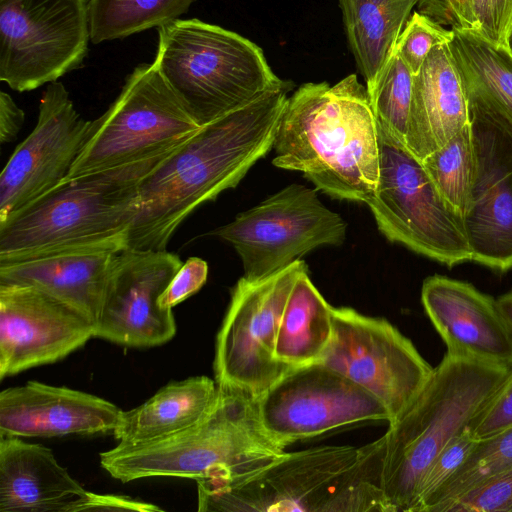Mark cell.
<instances>
[{
  "instance_id": "cell-1",
  "label": "cell",
  "mask_w": 512,
  "mask_h": 512,
  "mask_svg": "<svg viewBox=\"0 0 512 512\" xmlns=\"http://www.w3.org/2000/svg\"><path fill=\"white\" fill-rule=\"evenodd\" d=\"M292 87L289 81L203 125L162 160L141 182L139 212L127 248L166 250L192 212L237 186L272 149Z\"/></svg>"
},
{
  "instance_id": "cell-2",
  "label": "cell",
  "mask_w": 512,
  "mask_h": 512,
  "mask_svg": "<svg viewBox=\"0 0 512 512\" xmlns=\"http://www.w3.org/2000/svg\"><path fill=\"white\" fill-rule=\"evenodd\" d=\"M273 165L302 172L332 198L364 202L379 175L377 120L366 86L351 74L333 86L305 83L279 118Z\"/></svg>"
},
{
  "instance_id": "cell-3",
  "label": "cell",
  "mask_w": 512,
  "mask_h": 512,
  "mask_svg": "<svg viewBox=\"0 0 512 512\" xmlns=\"http://www.w3.org/2000/svg\"><path fill=\"white\" fill-rule=\"evenodd\" d=\"M384 436L362 447L285 453L240 477L196 480L198 511L391 512L382 486Z\"/></svg>"
},
{
  "instance_id": "cell-4",
  "label": "cell",
  "mask_w": 512,
  "mask_h": 512,
  "mask_svg": "<svg viewBox=\"0 0 512 512\" xmlns=\"http://www.w3.org/2000/svg\"><path fill=\"white\" fill-rule=\"evenodd\" d=\"M172 151L62 181L0 222V262L126 249L141 182Z\"/></svg>"
},
{
  "instance_id": "cell-5",
  "label": "cell",
  "mask_w": 512,
  "mask_h": 512,
  "mask_svg": "<svg viewBox=\"0 0 512 512\" xmlns=\"http://www.w3.org/2000/svg\"><path fill=\"white\" fill-rule=\"evenodd\" d=\"M285 447L265 430L258 399L231 386H219L213 408L195 425L139 445L100 453V464L123 483L147 477L234 478L279 460Z\"/></svg>"
},
{
  "instance_id": "cell-6",
  "label": "cell",
  "mask_w": 512,
  "mask_h": 512,
  "mask_svg": "<svg viewBox=\"0 0 512 512\" xmlns=\"http://www.w3.org/2000/svg\"><path fill=\"white\" fill-rule=\"evenodd\" d=\"M510 369L444 354L414 401L383 435L382 486L391 512H411L428 467L468 427Z\"/></svg>"
},
{
  "instance_id": "cell-7",
  "label": "cell",
  "mask_w": 512,
  "mask_h": 512,
  "mask_svg": "<svg viewBox=\"0 0 512 512\" xmlns=\"http://www.w3.org/2000/svg\"><path fill=\"white\" fill-rule=\"evenodd\" d=\"M153 64L202 126L289 82L255 43L199 19L159 27Z\"/></svg>"
},
{
  "instance_id": "cell-8",
  "label": "cell",
  "mask_w": 512,
  "mask_h": 512,
  "mask_svg": "<svg viewBox=\"0 0 512 512\" xmlns=\"http://www.w3.org/2000/svg\"><path fill=\"white\" fill-rule=\"evenodd\" d=\"M201 127L155 65L141 63L126 77L108 109L92 120L86 142L64 180L170 152Z\"/></svg>"
},
{
  "instance_id": "cell-9",
  "label": "cell",
  "mask_w": 512,
  "mask_h": 512,
  "mask_svg": "<svg viewBox=\"0 0 512 512\" xmlns=\"http://www.w3.org/2000/svg\"><path fill=\"white\" fill-rule=\"evenodd\" d=\"M379 175L365 201L391 242L447 266L471 261L462 217L443 199L418 159L377 121Z\"/></svg>"
},
{
  "instance_id": "cell-10",
  "label": "cell",
  "mask_w": 512,
  "mask_h": 512,
  "mask_svg": "<svg viewBox=\"0 0 512 512\" xmlns=\"http://www.w3.org/2000/svg\"><path fill=\"white\" fill-rule=\"evenodd\" d=\"M346 232L344 219L320 201L315 189L290 184L210 234L231 244L243 278L257 281L318 247L343 244Z\"/></svg>"
},
{
  "instance_id": "cell-11",
  "label": "cell",
  "mask_w": 512,
  "mask_h": 512,
  "mask_svg": "<svg viewBox=\"0 0 512 512\" xmlns=\"http://www.w3.org/2000/svg\"><path fill=\"white\" fill-rule=\"evenodd\" d=\"M306 270L305 262L297 260L263 279L238 280L216 337L217 385L239 388L259 399L294 368L275 357V341L290 291Z\"/></svg>"
},
{
  "instance_id": "cell-12",
  "label": "cell",
  "mask_w": 512,
  "mask_h": 512,
  "mask_svg": "<svg viewBox=\"0 0 512 512\" xmlns=\"http://www.w3.org/2000/svg\"><path fill=\"white\" fill-rule=\"evenodd\" d=\"M89 0H0V80L27 92L78 69L91 41Z\"/></svg>"
},
{
  "instance_id": "cell-13",
  "label": "cell",
  "mask_w": 512,
  "mask_h": 512,
  "mask_svg": "<svg viewBox=\"0 0 512 512\" xmlns=\"http://www.w3.org/2000/svg\"><path fill=\"white\" fill-rule=\"evenodd\" d=\"M332 317L330 342L317 361L374 395L394 421L423 389L434 367L384 318L350 307H333Z\"/></svg>"
},
{
  "instance_id": "cell-14",
  "label": "cell",
  "mask_w": 512,
  "mask_h": 512,
  "mask_svg": "<svg viewBox=\"0 0 512 512\" xmlns=\"http://www.w3.org/2000/svg\"><path fill=\"white\" fill-rule=\"evenodd\" d=\"M258 411L265 430L284 447L342 426L391 422L374 395L318 361L290 369L258 399Z\"/></svg>"
},
{
  "instance_id": "cell-15",
  "label": "cell",
  "mask_w": 512,
  "mask_h": 512,
  "mask_svg": "<svg viewBox=\"0 0 512 512\" xmlns=\"http://www.w3.org/2000/svg\"><path fill=\"white\" fill-rule=\"evenodd\" d=\"M475 168L463 226L471 261L512 269V121L467 98Z\"/></svg>"
},
{
  "instance_id": "cell-16",
  "label": "cell",
  "mask_w": 512,
  "mask_h": 512,
  "mask_svg": "<svg viewBox=\"0 0 512 512\" xmlns=\"http://www.w3.org/2000/svg\"><path fill=\"white\" fill-rule=\"evenodd\" d=\"M92 120L76 110L58 81L39 101L34 129L15 149L0 174V222L59 185L88 137Z\"/></svg>"
},
{
  "instance_id": "cell-17",
  "label": "cell",
  "mask_w": 512,
  "mask_h": 512,
  "mask_svg": "<svg viewBox=\"0 0 512 512\" xmlns=\"http://www.w3.org/2000/svg\"><path fill=\"white\" fill-rule=\"evenodd\" d=\"M183 262L167 250L116 253L94 337L135 348L165 344L176 334L172 309L159 305Z\"/></svg>"
},
{
  "instance_id": "cell-18",
  "label": "cell",
  "mask_w": 512,
  "mask_h": 512,
  "mask_svg": "<svg viewBox=\"0 0 512 512\" xmlns=\"http://www.w3.org/2000/svg\"><path fill=\"white\" fill-rule=\"evenodd\" d=\"M94 337L76 310L26 285L0 284V379L57 362Z\"/></svg>"
},
{
  "instance_id": "cell-19",
  "label": "cell",
  "mask_w": 512,
  "mask_h": 512,
  "mask_svg": "<svg viewBox=\"0 0 512 512\" xmlns=\"http://www.w3.org/2000/svg\"><path fill=\"white\" fill-rule=\"evenodd\" d=\"M421 302L446 352L512 368V329L497 299L468 282L433 275L423 282Z\"/></svg>"
},
{
  "instance_id": "cell-20",
  "label": "cell",
  "mask_w": 512,
  "mask_h": 512,
  "mask_svg": "<svg viewBox=\"0 0 512 512\" xmlns=\"http://www.w3.org/2000/svg\"><path fill=\"white\" fill-rule=\"evenodd\" d=\"M122 410L83 391L37 381L0 393V436L59 437L113 432Z\"/></svg>"
},
{
  "instance_id": "cell-21",
  "label": "cell",
  "mask_w": 512,
  "mask_h": 512,
  "mask_svg": "<svg viewBox=\"0 0 512 512\" xmlns=\"http://www.w3.org/2000/svg\"><path fill=\"white\" fill-rule=\"evenodd\" d=\"M91 496L49 448L0 436V512L86 511Z\"/></svg>"
},
{
  "instance_id": "cell-22",
  "label": "cell",
  "mask_w": 512,
  "mask_h": 512,
  "mask_svg": "<svg viewBox=\"0 0 512 512\" xmlns=\"http://www.w3.org/2000/svg\"><path fill=\"white\" fill-rule=\"evenodd\" d=\"M469 124V107L448 44L434 47L413 76L406 147L421 161Z\"/></svg>"
},
{
  "instance_id": "cell-23",
  "label": "cell",
  "mask_w": 512,
  "mask_h": 512,
  "mask_svg": "<svg viewBox=\"0 0 512 512\" xmlns=\"http://www.w3.org/2000/svg\"><path fill=\"white\" fill-rule=\"evenodd\" d=\"M116 253L75 251L0 262V284L34 287L76 310L95 329Z\"/></svg>"
},
{
  "instance_id": "cell-24",
  "label": "cell",
  "mask_w": 512,
  "mask_h": 512,
  "mask_svg": "<svg viewBox=\"0 0 512 512\" xmlns=\"http://www.w3.org/2000/svg\"><path fill=\"white\" fill-rule=\"evenodd\" d=\"M217 396L218 385L207 376L171 382L143 404L122 411L112 433L121 445H139L171 436L203 419Z\"/></svg>"
},
{
  "instance_id": "cell-25",
  "label": "cell",
  "mask_w": 512,
  "mask_h": 512,
  "mask_svg": "<svg viewBox=\"0 0 512 512\" xmlns=\"http://www.w3.org/2000/svg\"><path fill=\"white\" fill-rule=\"evenodd\" d=\"M344 28L367 91L393 56L416 0H339Z\"/></svg>"
},
{
  "instance_id": "cell-26",
  "label": "cell",
  "mask_w": 512,
  "mask_h": 512,
  "mask_svg": "<svg viewBox=\"0 0 512 512\" xmlns=\"http://www.w3.org/2000/svg\"><path fill=\"white\" fill-rule=\"evenodd\" d=\"M333 307L312 283L308 270L295 281L278 324L275 357L292 367L317 361L328 346Z\"/></svg>"
},
{
  "instance_id": "cell-27",
  "label": "cell",
  "mask_w": 512,
  "mask_h": 512,
  "mask_svg": "<svg viewBox=\"0 0 512 512\" xmlns=\"http://www.w3.org/2000/svg\"><path fill=\"white\" fill-rule=\"evenodd\" d=\"M448 43L466 97L512 121V52L469 31L451 28Z\"/></svg>"
},
{
  "instance_id": "cell-28",
  "label": "cell",
  "mask_w": 512,
  "mask_h": 512,
  "mask_svg": "<svg viewBox=\"0 0 512 512\" xmlns=\"http://www.w3.org/2000/svg\"><path fill=\"white\" fill-rule=\"evenodd\" d=\"M195 0H89L91 42L122 39L166 25L188 11Z\"/></svg>"
},
{
  "instance_id": "cell-29",
  "label": "cell",
  "mask_w": 512,
  "mask_h": 512,
  "mask_svg": "<svg viewBox=\"0 0 512 512\" xmlns=\"http://www.w3.org/2000/svg\"><path fill=\"white\" fill-rule=\"evenodd\" d=\"M511 467L512 425L479 440L463 464L431 499L425 512H445L460 496Z\"/></svg>"
},
{
  "instance_id": "cell-30",
  "label": "cell",
  "mask_w": 512,
  "mask_h": 512,
  "mask_svg": "<svg viewBox=\"0 0 512 512\" xmlns=\"http://www.w3.org/2000/svg\"><path fill=\"white\" fill-rule=\"evenodd\" d=\"M443 199L462 217L470 195L475 157L470 122L422 160Z\"/></svg>"
},
{
  "instance_id": "cell-31",
  "label": "cell",
  "mask_w": 512,
  "mask_h": 512,
  "mask_svg": "<svg viewBox=\"0 0 512 512\" xmlns=\"http://www.w3.org/2000/svg\"><path fill=\"white\" fill-rule=\"evenodd\" d=\"M414 74L395 51L377 83L368 92L376 120L405 144Z\"/></svg>"
},
{
  "instance_id": "cell-32",
  "label": "cell",
  "mask_w": 512,
  "mask_h": 512,
  "mask_svg": "<svg viewBox=\"0 0 512 512\" xmlns=\"http://www.w3.org/2000/svg\"><path fill=\"white\" fill-rule=\"evenodd\" d=\"M452 28L472 32L496 45L507 46L512 28V0H456Z\"/></svg>"
},
{
  "instance_id": "cell-33",
  "label": "cell",
  "mask_w": 512,
  "mask_h": 512,
  "mask_svg": "<svg viewBox=\"0 0 512 512\" xmlns=\"http://www.w3.org/2000/svg\"><path fill=\"white\" fill-rule=\"evenodd\" d=\"M478 441L467 427L444 447L421 479L411 512H425L431 499L463 464Z\"/></svg>"
},
{
  "instance_id": "cell-34",
  "label": "cell",
  "mask_w": 512,
  "mask_h": 512,
  "mask_svg": "<svg viewBox=\"0 0 512 512\" xmlns=\"http://www.w3.org/2000/svg\"><path fill=\"white\" fill-rule=\"evenodd\" d=\"M453 30H447L430 17L415 11L402 30L395 51L415 75L430 51L441 44H448Z\"/></svg>"
},
{
  "instance_id": "cell-35",
  "label": "cell",
  "mask_w": 512,
  "mask_h": 512,
  "mask_svg": "<svg viewBox=\"0 0 512 512\" xmlns=\"http://www.w3.org/2000/svg\"><path fill=\"white\" fill-rule=\"evenodd\" d=\"M445 512H512V467L460 496Z\"/></svg>"
},
{
  "instance_id": "cell-36",
  "label": "cell",
  "mask_w": 512,
  "mask_h": 512,
  "mask_svg": "<svg viewBox=\"0 0 512 512\" xmlns=\"http://www.w3.org/2000/svg\"><path fill=\"white\" fill-rule=\"evenodd\" d=\"M512 425V368L468 425L473 438L482 440Z\"/></svg>"
},
{
  "instance_id": "cell-37",
  "label": "cell",
  "mask_w": 512,
  "mask_h": 512,
  "mask_svg": "<svg viewBox=\"0 0 512 512\" xmlns=\"http://www.w3.org/2000/svg\"><path fill=\"white\" fill-rule=\"evenodd\" d=\"M207 277V262L199 257L188 258L159 297V305L164 309H172L197 293L206 283Z\"/></svg>"
},
{
  "instance_id": "cell-38",
  "label": "cell",
  "mask_w": 512,
  "mask_h": 512,
  "mask_svg": "<svg viewBox=\"0 0 512 512\" xmlns=\"http://www.w3.org/2000/svg\"><path fill=\"white\" fill-rule=\"evenodd\" d=\"M86 511H163L162 508L146 502L125 496L112 494H97L92 492Z\"/></svg>"
},
{
  "instance_id": "cell-39",
  "label": "cell",
  "mask_w": 512,
  "mask_h": 512,
  "mask_svg": "<svg viewBox=\"0 0 512 512\" xmlns=\"http://www.w3.org/2000/svg\"><path fill=\"white\" fill-rule=\"evenodd\" d=\"M25 120L24 111L14 102L12 97L0 92V143L13 141L20 132Z\"/></svg>"
},
{
  "instance_id": "cell-40",
  "label": "cell",
  "mask_w": 512,
  "mask_h": 512,
  "mask_svg": "<svg viewBox=\"0 0 512 512\" xmlns=\"http://www.w3.org/2000/svg\"><path fill=\"white\" fill-rule=\"evenodd\" d=\"M416 8L443 26H454L456 0H416Z\"/></svg>"
},
{
  "instance_id": "cell-41",
  "label": "cell",
  "mask_w": 512,
  "mask_h": 512,
  "mask_svg": "<svg viewBox=\"0 0 512 512\" xmlns=\"http://www.w3.org/2000/svg\"><path fill=\"white\" fill-rule=\"evenodd\" d=\"M499 307L512 329V290L497 298Z\"/></svg>"
},
{
  "instance_id": "cell-42",
  "label": "cell",
  "mask_w": 512,
  "mask_h": 512,
  "mask_svg": "<svg viewBox=\"0 0 512 512\" xmlns=\"http://www.w3.org/2000/svg\"><path fill=\"white\" fill-rule=\"evenodd\" d=\"M507 47L512 52V28H511L509 36H508Z\"/></svg>"
}]
</instances>
